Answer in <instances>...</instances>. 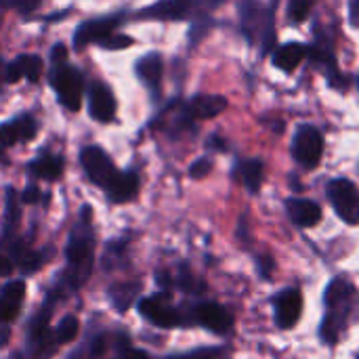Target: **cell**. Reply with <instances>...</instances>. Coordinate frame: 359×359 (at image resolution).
Segmentation results:
<instances>
[{
  "instance_id": "cell-22",
  "label": "cell",
  "mask_w": 359,
  "mask_h": 359,
  "mask_svg": "<svg viewBox=\"0 0 359 359\" xmlns=\"http://www.w3.org/2000/svg\"><path fill=\"white\" fill-rule=\"evenodd\" d=\"M29 172L38 179L55 181L63 172V160L59 156H53V154H42L38 160H34L29 164Z\"/></svg>"
},
{
  "instance_id": "cell-37",
  "label": "cell",
  "mask_w": 359,
  "mask_h": 359,
  "mask_svg": "<svg viewBox=\"0 0 359 359\" xmlns=\"http://www.w3.org/2000/svg\"><path fill=\"white\" fill-rule=\"evenodd\" d=\"M124 359H149L143 351H135V349H126V355Z\"/></svg>"
},
{
  "instance_id": "cell-26",
  "label": "cell",
  "mask_w": 359,
  "mask_h": 359,
  "mask_svg": "<svg viewBox=\"0 0 359 359\" xmlns=\"http://www.w3.org/2000/svg\"><path fill=\"white\" fill-rule=\"evenodd\" d=\"M17 221H19V208H17V202H15V191L8 189L6 191V223H4V233H11Z\"/></svg>"
},
{
  "instance_id": "cell-38",
  "label": "cell",
  "mask_w": 359,
  "mask_h": 359,
  "mask_svg": "<svg viewBox=\"0 0 359 359\" xmlns=\"http://www.w3.org/2000/svg\"><path fill=\"white\" fill-rule=\"evenodd\" d=\"M4 69H6V67H4V63H2V59H0V86H2V82H6V80H4Z\"/></svg>"
},
{
  "instance_id": "cell-12",
  "label": "cell",
  "mask_w": 359,
  "mask_h": 359,
  "mask_svg": "<svg viewBox=\"0 0 359 359\" xmlns=\"http://www.w3.org/2000/svg\"><path fill=\"white\" fill-rule=\"evenodd\" d=\"M196 320L198 324H202L204 328L217 332V334H227L233 326V318L231 313L221 307L219 303H202L196 307Z\"/></svg>"
},
{
  "instance_id": "cell-8",
  "label": "cell",
  "mask_w": 359,
  "mask_h": 359,
  "mask_svg": "<svg viewBox=\"0 0 359 359\" xmlns=\"http://www.w3.org/2000/svg\"><path fill=\"white\" fill-rule=\"evenodd\" d=\"M122 19L118 15H114V17H99V19L80 23L74 32V48L82 50L84 46H88L93 42H103L109 34H114V27Z\"/></svg>"
},
{
  "instance_id": "cell-7",
  "label": "cell",
  "mask_w": 359,
  "mask_h": 359,
  "mask_svg": "<svg viewBox=\"0 0 359 359\" xmlns=\"http://www.w3.org/2000/svg\"><path fill=\"white\" fill-rule=\"evenodd\" d=\"M324 151V139L316 126H301L294 135L292 154L297 162L305 168H316L322 160Z\"/></svg>"
},
{
  "instance_id": "cell-4",
  "label": "cell",
  "mask_w": 359,
  "mask_h": 359,
  "mask_svg": "<svg viewBox=\"0 0 359 359\" xmlns=\"http://www.w3.org/2000/svg\"><path fill=\"white\" fill-rule=\"evenodd\" d=\"M50 86L55 88L59 101L67 109H72V111L80 109L84 80H82V74L74 65H69L67 61L59 63V65H53V69H50Z\"/></svg>"
},
{
  "instance_id": "cell-10",
  "label": "cell",
  "mask_w": 359,
  "mask_h": 359,
  "mask_svg": "<svg viewBox=\"0 0 359 359\" xmlns=\"http://www.w3.org/2000/svg\"><path fill=\"white\" fill-rule=\"evenodd\" d=\"M88 114L97 122H111L116 116V97L103 82H93L88 88Z\"/></svg>"
},
{
  "instance_id": "cell-24",
  "label": "cell",
  "mask_w": 359,
  "mask_h": 359,
  "mask_svg": "<svg viewBox=\"0 0 359 359\" xmlns=\"http://www.w3.org/2000/svg\"><path fill=\"white\" fill-rule=\"evenodd\" d=\"M17 246H13V257H15V261H17V265L21 267V271H25V273H32V271H36L38 267H40V255L38 252H34V250H29L25 244H21V242H15Z\"/></svg>"
},
{
  "instance_id": "cell-9",
  "label": "cell",
  "mask_w": 359,
  "mask_h": 359,
  "mask_svg": "<svg viewBox=\"0 0 359 359\" xmlns=\"http://www.w3.org/2000/svg\"><path fill=\"white\" fill-rule=\"evenodd\" d=\"M38 133V122L36 118L23 114L19 118H13L4 124H0V147H11L17 143L32 141Z\"/></svg>"
},
{
  "instance_id": "cell-28",
  "label": "cell",
  "mask_w": 359,
  "mask_h": 359,
  "mask_svg": "<svg viewBox=\"0 0 359 359\" xmlns=\"http://www.w3.org/2000/svg\"><path fill=\"white\" fill-rule=\"evenodd\" d=\"M101 46H105L107 50H120V48H126L133 44V38L130 36H124V34H109L103 42H99Z\"/></svg>"
},
{
  "instance_id": "cell-19",
  "label": "cell",
  "mask_w": 359,
  "mask_h": 359,
  "mask_svg": "<svg viewBox=\"0 0 359 359\" xmlns=\"http://www.w3.org/2000/svg\"><path fill=\"white\" fill-rule=\"evenodd\" d=\"M105 191H107L109 200L116 202V204L130 202L137 196V191H139V177H137V172H133V170L118 172L116 179L109 183V187Z\"/></svg>"
},
{
  "instance_id": "cell-32",
  "label": "cell",
  "mask_w": 359,
  "mask_h": 359,
  "mask_svg": "<svg viewBox=\"0 0 359 359\" xmlns=\"http://www.w3.org/2000/svg\"><path fill=\"white\" fill-rule=\"evenodd\" d=\"M217 358H219V351H215V349H202V351H194V353L179 355V358H172V359H217Z\"/></svg>"
},
{
  "instance_id": "cell-30",
  "label": "cell",
  "mask_w": 359,
  "mask_h": 359,
  "mask_svg": "<svg viewBox=\"0 0 359 359\" xmlns=\"http://www.w3.org/2000/svg\"><path fill=\"white\" fill-rule=\"evenodd\" d=\"M8 4L15 11H19L21 15H29V13H34L42 4V0H8Z\"/></svg>"
},
{
  "instance_id": "cell-35",
  "label": "cell",
  "mask_w": 359,
  "mask_h": 359,
  "mask_svg": "<svg viewBox=\"0 0 359 359\" xmlns=\"http://www.w3.org/2000/svg\"><path fill=\"white\" fill-rule=\"evenodd\" d=\"M13 273V263L4 255H0V276H11Z\"/></svg>"
},
{
  "instance_id": "cell-29",
  "label": "cell",
  "mask_w": 359,
  "mask_h": 359,
  "mask_svg": "<svg viewBox=\"0 0 359 359\" xmlns=\"http://www.w3.org/2000/svg\"><path fill=\"white\" fill-rule=\"evenodd\" d=\"M210 170H212V162H210L208 158H200V160H196V162L191 164L189 175H191L194 179H204Z\"/></svg>"
},
{
  "instance_id": "cell-20",
  "label": "cell",
  "mask_w": 359,
  "mask_h": 359,
  "mask_svg": "<svg viewBox=\"0 0 359 359\" xmlns=\"http://www.w3.org/2000/svg\"><path fill=\"white\" fill-rule=\"evenodd\" d=\"M286 208H288V215L290 219L299 225V227H313L320 223L322 219V208L311 202V200H288L286 202Z\"/></svg>"
},
{
  "instance_id": "cell-21",
  "label": "cell",
  "mask_w": 359,
  "mask_h": 359,
  "mask_svg": "<svg viewBox=\"0 0 359 359\" xmlns=\"http://www.w3.org/2000/svg\"><path fill=\"white\" fill-rule=\"evenodd\" d=\"M307 48L301 42H288L284 46H280L273 55V63L276 67H280L282 72H292L294 67H299V63L305 59Z\"/></svg>"
},
{
  "instance_id": "cell-5",
  "label": "cell",
  "mask_w": 359,
  "mask_h": 359,
  "mask_svg": "<svg viewBox=\"0 0 359 359\" xmlns=\"http://www.w3.org/2000/svg\"><path fill=\"white\" fill-rule=\"evenodd\" d=\"M328 198L337 210V215L349 223L358 225L359 223V191L358 187L347 181V179H334L328 185Z\"/></svg>"
},
{
  "instance_id": "cell-6",
  "label": "cell",
  "mask_w": 359,
  "mask_h": 359,
  "mask_svg": "<svg viewBox=\"0 0 359 359\" xmlns=\"http://www.w3.org/2000/svg\"><path fill=\"white\" fill-rule=\"evenodd\" d=\"M80 162H82V168H84L86 177H88L95 185H99V187H103V189H107L109 183H111V181L116 179V175H118L114 162L109 160V156H107L101 147H95V145L84 147V149L80 151Z\"/></svg>"
},
{
  "instance_id": "cell-18",
  "label": "cell",
  "mask_w": 359,
  "mask_h": 359,
  "mask_svg": "<svg viewBox=\"0 0 359 359\" xmlns=\"http://www.w3.org/2000/svg\"><path fill=\"white\" fill-rule=\"evenodd\" d=\"M25 297V284L23 282H11L0 292V322H13L21 309Z\"/></svg>"
},
{
  "instance_id": "cell-27",
  "label": "cell",
  "mask_w": 359,
  "mask_h": 359,
  "mask_svg": "<svg viewBox=\"0 0 359 359\" xmlns=\"http://www.w3.org/2000/svg\"><path fill=\"white\" fill-rule=\"evenodd\" d=\"M309 11H311V0H288V15L292 21L297 23L305 21Z\"/></svg>"
},
{
  "instance_id": "cell-14",
  "label": "cell",
  "mask_w": 359,
  "mask_h": 359,
  "mask_svg": "<svg viewBox=\"0 0 359 359\" xmlns=\"http://www.w3.org/2000/svg\"><path fill=\"white\" fill-rule=\"evenodd\" d=\"M227 109V99L219 95H198L185 105V118L189 120H210Z\"/></svg>"
},
{
  "instance_id": "cell-17",
  "label": "cell",
  "mask_w": 359,
  "mask_h": 359,
  "mask_svg": "<svg viewBox=\"0 0 359 359\" xmlns=\"http://www.w3.org/2000/svg\"><path fill=\"white\" fill-rule=\"evenodd\" d=\"M162 72H164V61L158 53H149L145 57H141L137 63H135V74L137 78L158 95L160 90V82H162Z\"/></svg>"
},
{
  "instance_id": "cell-3",
  "label": "cell",
  "mask_w": 359,
  "mask_h": 359,
  "mask_svg": "<svg viewBox=\"0 0 359 359\" xmlns=\"http://www.w3.org/2000/svg\"><path fill=\"white\" fill-rule=\"evenodd\" d=\"M240 13H242V27L248 40L255 42V38L259 36L263 53H269L276 44V27H273L271 11H263V6L257 0H244Z\"/></svg>"
},
{
  "instance_id": "cell-11",
  "label": "cell",
  "mask_w": 359,
  "mask_h": 359,
  "mask_svg": "<svg viewBox=\"0 0 359 359\" xmlns=\"http://www.w3.org/2000/svg\"><path fill=\"white\" fill-rule=\"evenodd\" d=\"M196 8V0H160L139 13L141 19H164V21H181L187 19Z\"/></svg>"
},
{
  "instance_id": "cell-31",
  "label": "cell",
  "mask_w": 359,
  "mask_h": 359,
  "mask_svg": "<svg viewBox=\"0 0 359 359\" xmlns=\"http://www.w3.org/2000/svg\"><path fill=\"white\" fill-rule=\"evenodd\" d=\"M67 61V48L63 44H55L50 50V65H59Z\"/></svg>"
},
{
  "instance_id": "cell-16",
  "label": "cell",
  "mask_w": 359,
  "mask_h": 359,
  "mask_svg": "<svg viewBox=\"0 0 359 359\" xmlns=\"http://www.w3.org/2000/svg\"><path fill=\"white\" fill-rule=\"evenodd\" d=\"M139 311L143 313V318H147L151 324H156L160 328H172V326H177L181 322L179 313L168 303H164L160 299H145V301H141Z\"/></svg>"
},
{
  "instance_id": "cell-1",
  "label": "cell",
  "mask_w": 359,
  "mask_h": 359,
  "mask_svg": "<svg viewBox=\"0 0 359 359\" xmlns=\"http://www.w3.org/2000/svg\"><path fill=\"white\" fill-rule=\"evenodd\" d=\"M353 297H355V288L347 280H343V278H337L328 286V290H326V305H328L330 311H328V316H326V320L322 324V339L326 343H337L339 332L345 328V322H347Z\"/></svg>"
},
{
  "instance_id": "cell-34",
  "label": "cell",
  "mask_w": 359,
  "mask_h": 359,
  "mask_svg": "<svg viewBox=\"0 0 359 359\" xmlns=\"http://www.w3.org/2000/svg\"><path fill=\"white\" fill-rule=\"evenodd\" d=\"M349 17H351V25L359 27V0L349 2Z\"/></svg>"
},
{
  "instance_id": "cell-25",
  "label": "cell",
  "mask_w": 359,
  "mask_h": 359,
  "mask_svg": "<svg viewBox=\"0 0 359 359\" xmlns=\"http://www.w3.org/2000/svg\"><path fill=\"white\" fill-rule=\"evenodd\" d=\"M78 330H80L78 320H76L74 316H67V318L61 320V324H59V328H57V341H59V343H72V341L76 339Z\"/></svg>"
},
{
  "instance_id": "cell-13",
  "label": "cell",
  "mask_w": 359,
  "mask_h": 359,
  "mask_svg": "<svg viewBox=\"0 0 359 359\" xmlns=\"http://www.w3.org/2000/svg\"><path fill=\"white\" fill-rule=\"evenodd\" d=\"M301 311H303L301 290L290 288V290H284L278 297V301H276V320H278L280 328H292L299 322Z\"/></svg>"
},
{
  "instance_id": "cell-36",
  "label": "cell",
  "mask_w": 359,
  "mask_h": 359,
  "mask_svg": "<svg viewBox=\"0 0 359 359\" xmlns=\"http://www.w3.org/2000/svg\"><path fill=\"white\" fill-rule=\"evenodd\" d=\"M103 351H105V341L103 339H97L95 345H93V358H99Z\"/></svg>"
},
{
  "instance_id": "cell-2",
  "label": "cell",
  "mask_w": 359,
  "mask_h": 359,
  "mask_svg": "<svg viewBox=\"0 0 359 359\" xmlns=\"http://www.w3.org/2000/svg\"><path fill=\"white\" fill-rule=\"evenodd\" d=\"M93 248H95L93 231H90L88 223H84L72 233L67 250H65L67 280L74 288H80L93 271Z\"/></svg>"
},
{
  "instance_id": "cell-33",
  "label": "cell",
  "mask_w": 359,
  "mask_h": 359,
  "mask_svg": "<svg viewBox=\"0 0 359 359\" xmlns=\"http://www.w3.org/2000/svg\"><path fill=\"white\" fill-rule=\"evenodd\" d=\"M38 198H40V189H38L36 185H29V187L23 191V196H21V200H23L25 204H34V202H38Z\"/></svg>"
},
{
  "instance_id": "cell-15",
  "label": "cell",
  "mask_w": 359,
  "mask_h": 359,
  "mask_svg": "<svg viewBox=\"0 0 359 359\" xmlns=\"http://www.w3.org/2000/svg\"><path fill=\"white\" fill-rule=\"evenodd\" d=\"M42 74V59L36 55H19L13 59L6 69H4V80L6 82H17V80H29L36 82Z\"/></svg>"
},
{
  "instance_id": "cell-23",
  "label": "cell",
  "mask_w": 359,
  "mask_h": 359,
  "mask_svg": "<svg viewBox=\"0 0 359 359\" xmlns=\"http://www.w3.org/2000/svg\"><path fill=\"white\" fill-rule=\"evenodd\" d=\"M238 170H240L242 183L248 187V191L257 194L263 183V162L261 160H244Z\"/></svg>"
}]
</instances>
